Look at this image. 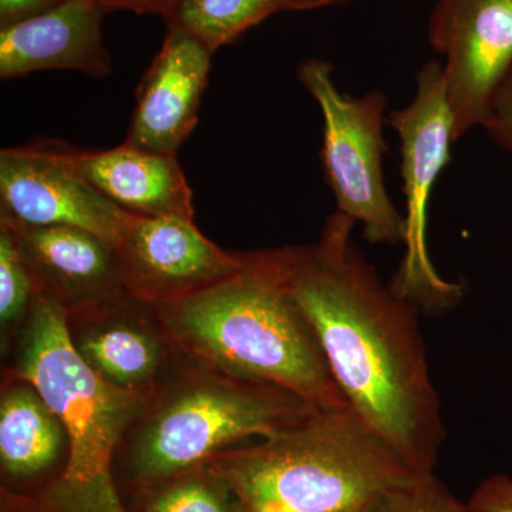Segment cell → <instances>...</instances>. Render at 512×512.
<instances>
[{
	"instance_id": "6da1fadb",
	"label": "cell",
	"mask_w": 512,
	"mask_h": 512,
	"mask_svg": "<svg viewBox=\"0 0 512 512\" xmlns=\"http://www.w3.org/2000/svg\"><path fill=\"white\" fill-rule=\"evenodd\" d=\"M336 211L315 244L288 247L293 296L350 410L414 471H434L446 439L420 309L384 285Z\"/></svg>"
},
{
	"instance_id": "7a4b0ae2",
	"label": "cell",
	"mask_w": 512,
	"mask_h": 512,
	"mask_svg": "<svg viewBox=\"0 0 512 512\" xmlns=\"http://www.w3.org/2000/svg\"><path fill=\"white\" fill-rule=\"evenodd\" d=\"M156 308L190 362L281 387L318 409H348L318 336L293 296L288 247L244 252L235 274Z\"/></svg>"
},
{
	"instance_id": "3957f363",
	"label": "cell",
	"mask_w": 512,
	"mask_h": 512,
	"mask_svg": "<svg viewBox=\"0 0 512 512\" xmlns=\"http://www.w3.org/2000/svg\"><path fill=\"white\" fill-rule=\"evenodd\" d=\"M2 372L28 379L63 421L69 460L56 483L25 498L33 512H131L113 477L124 434L153 393L119 389L94 375L70 345L66 312L37 291Z\"/></svg>"
},
{
	"instance_id": "277c9868",
	"label": "cell",
	"mask_w": 512,
	"mask_h": 512,
	"mask_svg": "<svg viewBox=\"0 0 512 512\" xmlns=\"http://www.w3.org/2000/svg\"><path fill=\"white\" fill-rule=\"evenodd\" d=\"M207 464L227 478L247 512H369L414 474L349 407L318 410Z\"/></svg>"
},
{
	"instance_id": "5b68a950",
	"label": "cell",
	"mask_w": 512,
	"mask_h": 512,
	"mask_svg": "<svg viewBox=\"0 0 512 512\" xmlns=\"http://www.w3.org/2000/svg\"><path fill=\"white\" fill-rule=\"evenodd\" d=\"M318 410L281 387L221 375L184 357L124 434L114 481L124 500L241 441L296 426Z\"/></svg>"
},
{
	"instance_id": "8992f818",
	"label": "cell",
	"mask_w": 512,
	"mask_h": 512,
	"mask_svg": "<svg viewBox=\"0 0 512 512\" xmlns=\"http://www.w3.org/2000/svg\"><path fill=\"white\" fill-rule=\"evenodd\" d=\"M298 79L322 111L320 160L338 212L360 222L372 244H402L406 221L394 207L383 175L386 94L376 90L353 97L340 92L326 60H305Z\"/></svg>"
},
{
	"instance_id": "52a82bcc",
	"label": "cell",
	"mask_w": 512,
	"mask_h": 512,
	"mask_svg": "<svg viewBox=\"0 0 512 512\" xmlns=\"http://www.w3.org/2000/svg\"><path fill=\"white\" fill-rule=\"evenodd\" d=\"M387 123L400 138L403 194L406 197V252L390 288L420 311L443 312L463 299L461 284L447 281L434 268L427 247L431 192L451 161L456 140L454 117L448 104L443 64L431 60L416 77V93Z\"/></svg>"
},
{
	"instance_id": "ba28073f",
	"label": "cell",
	"mask_w": 512,
	"mask_h": 512,
	"mask_svg": "<svg viewBox=\"0 0 512 512\" xmlns=\"http://www.w3.org/2000/svg\"><path fill=\"white\" fill-rule=\"evenodd\" d=\"M431 46L443 74L456 140L483 127L491 101L512 69V0H437Z\"/></svg>"
},
{
	"instance_id": "9c48e42d",
	"label": "cell",
	"mask_w": 512,
	"mask_h": 512,
	"mask_svg": "<svg viewBox=\"0 0 512 512\" xmlns=\"http://www.w3.org/2000/svg\"><path fill=\"white\" fill-rule=\"evenodd\" d=\"M66 329L77 356L119 389L154 393L184 360L156 306L128 292L66 315Z\"/></svg>"
},
{
	"instance_id": "30bf717a",
	"label": "cell",
	"mask_w": 512,
	"mask_h": 512,
	"mask_svg": "<svg viewBox=\"0 0 512 512\" xmlns=\"http://www.w3.org/2000/svg\"><path fill=\"white\" fill-rule=\"evenodd\" d=\"M116 248L124 289L153 306L205 291L244 262V252L218 247L183 217H136Z\"/></svg>"
},
{
	"instance_id": "8fae6325",
	"label": "cell",
	"mask_w": 512,
	"mask_h": 512,
	"mask_svg": "<svg viewBox=\"0 0 512 512\" xmlns=\"http://www.w3.org/2000/svg\"><path fill=\"white\" fill-rule=\"evenodd\" d=\"M136 217L104 198L40 141L0 151V218L86 229L117 247Z\"/></svg>"
},
{
	"instance_id": "7c38bea8",
	"label": "cell",
	"mask_w": 512,
	"mask_h": 512,
	"mask_svg": "<svg viewBox=\"0 0 512 512\" xmlns=\"http://www.w3.org/2000/svg\"><path fill=\"white\" fill-rule=\"evenodd\" d=\"M214 53L183 30L167 29L141 77L124 143L177 157L198 123Z\"/></svg>"
},
{
	"instance_id": "4fadbf2b",
	"label": "cell",
	"mask_w": 512,
	"mask_h": 512,
	"mask_svg": "<svg viewBox=\"0 0 512 512\" xmlns=\"http://www.w3.org/2000/svg\"><path fill=\"white\" fill-rule=\"evenodd\" d=\"M0 225L12 232L37 291L59 303L66 315L127 292L117 248L93 232L8 218H0Z\"/></svg>"
},
{
	"instance_id": "5bb4252c",
	"label": "cell",
	"mask_w": 512,
	"mask_h": 512,
	"mask_svg": "<svg viewBox=\"0 0 512 512\" xmlns=\"http://www.w3.org/2000/svg\"><path fill=\"white\" fill-rule=\"evenodd\" d=\"M56 160L121 210L137 217L194 220L190 184L175 156L123 143L110 150H80L62 140L40 141Z\"/></svg>"
},
{
	"instance_id": "9a60e30c",
	"label": "cell",
	"mask_w": 512,
	"mask_h": 512,
	"mask_svg": "<svg viewBox=\"0 0 512 512\" xmlns=\"http://www.w3.org/2000/svg\"><path fill=\"white\" fill-rule=\"evenodd\" d=\"M106 15L99 0H66L0 28V77L9 80L45 70L110 76L111 56L101 35Z\"/></svg>"
},
{
	"instance_id": "2e32d148",
	"label": "cell",
	"mask_w": 512,
	"mask_h": 512,
	"mask_svg": "<svg viewBox=\"0 0 512 512\" xmlns=\"http://www.w3.org/2000/svg\"><path fill=\"white\" fill-rule=\"evenodd\" d=\"M63 421L39 389L2 372L0 384V493L33 497L56 483L69 460Z\"/></svg>"
},
{
	"instance_id": "e0dca14e",
	"label": "cell",
	"mask_w": 512,
	"mask_h": 512,
	"mask_svg": "<svg viewBox=\"0 0 512 512\" xmlns=\"http://www.w3.org/2000/svg\"><path fill=\"white\" fill-rule=\"evenodd\" d=\"M284 10L288 0H178L164 20L167 29L183 30L215 53Z\"/></svg>"
},
{
	"instance_id": "ac0fdd59",
	"label": "cell",
	"mask_w": 512,
	"mask_h": 512,
	"mask_svg": "<svg viewBox=\"0 0 512 512\" xmlns=\"http://www.w3.org/2000/svg\"><path fill=\"white\" fill-rule=\"evenodd\" d=\"M124 503L131 512H247L227 478L207 463L147 485Z\"/></svg>"
},
{
	"instance_id": "d6986e66",
	"label": "cell",
	"mask_w": 512,
	"mask_h": 512,
	"mask_svg": "<svg viewBox=\"0 0 512 512\" xmlns=\"http://www.w3.org/2000/svg\"><path fill=\"white\" fill-rule=\"evenodd\" d=\"M37 288L20 255L12 232L0 225V345L2 356L12 348L25 326Z\"/></svg>"
},
{
	"instance_id": "ffe728a7",
	"label": "cell",
	"mask_w": 512,
	"mask_h": 512,
	"mask_svg": "<svg viewBox=\"0 0 512 512\" xmlns=\"http://www.w3.org/2000/svg\"><path fill=\"white\" fill-rule=\"evenodd\" d=\"M369 512H487L458 500L434 471L414 473L394 485Z\"/></svg>"
},
{
	"instance_id": "44dd1931",
	"label": "cell",
	"mask_w": 512,
	"mask_h": 512,
	"mask_svg": "<svg viewBox=\"0 0 512 512\" xmlns=\"http://www.w3.org/2000/svg\"><path fill=\"white\" fill-rule=\"evenodd\" d=\"M483 128L495 143L512 153V69L491 101Z\"/></svg>"
},
{
	"instance_id": "7402d4cb",
	"label": "cell",
	"mask_w": 512,
	"mask_h": 512,
	"mask_svg": "<svg viewBox=\"0 0 512 512\" xmlns=\"http://www.w3.org/2000/svg\"><path fill=\"white\" fill-rule=\"evenodd\" d=\"M468 501L483 511L512 512V477L494 474L485 478Z\"/></svg>"
},
{
	"instance_id": "603a6c76",
	"label": "cell",
	"mask_w": 512,
	"mask_h": 512,
	"mask_svg": "<svg viewBox=\"0 0 512 512\" xmlns=\"http://www.w3.org/2000/svg\"><path fill=\"white\" fill-rule=\"evenodd\" d=\"M64 2L66 0H0V28L32 18Z\"/></svg>"
},
{
	"instance_id": "cb8c5ba5",
	"label": "cell",
	"mask_w": 512,
	"mask_h": 512,
	"mask_svg": "<svg viewBox=\"0 0 512 512\" xmlns=\"http://www.w3.org/2000/svg\"><path fill=\"white\" fill-rule=\"evenodd\" d=\"M178 0H99L107 13L131 12L137 15H160L165 18Z\"/></svg>"
},
{
	"instance_id": "d4e9b609",
	"label": "cell",
	"mask_w": 512,
	"mask_h": 512,
	"mask_svg": "<svg viewBox=\"0 0 512 512\" xmlns=\"http://www.w3.org/2000/svg\"><path fill=\"white\" fill-rule=\"evenodd\" d=\"M346 0H288L289 10L305 12V10H316L329 8V6L340 5Z\"/></svg>"
}]
</instances>
